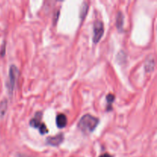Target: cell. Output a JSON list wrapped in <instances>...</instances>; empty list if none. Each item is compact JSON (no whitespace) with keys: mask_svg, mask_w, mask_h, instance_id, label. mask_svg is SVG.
I'll return each mask as SVG.
<instances>
[{"mask_svg":"<svg viewBox=\"0 0 157 157\" xmlns=\"http://www.w3.org/2000/svg\"><path fill=\"white\" fill-rule=\"evenodd\" d=\"M20 157H31V156H20Z\"/></svg>","mask_w":157,"mask_h":157,"instance_id":"9a60e30c","label":"cell"},{"mask_svg":"<svg viewBox=\"0 0 157 157\" xmlns=\"http://www.w3.org/2000/svg\"><path fill=\"white\" fill-rule=\"evenodd\" d=\"M5 51H6V44H2V51H1V56H4L5 55Z\"/></svg>","mask_w":157,"mask_h":157,"instance_id":"4fadbf2b","label":"cell"},{"mask_svg":"<svg viewBox=\"0 0 157 157\" xmlns=\"http://www.w3.org/2000/svg\"><path fill=\"white\" fill-rule=\"evenodd\" d=\"M41 118H42V113L41 112H37L35 116H34V117L29 122L31 127H34V128H39L40 126L42 124L41 121Z\"/></svg>","mask_w":157,"mask_h":157,"instance_id":"5b68a950","label":"cell"},{"mask_svg":"<svg viewBox=\"0 0 157 157\" xmlns=\"http://www.w3.org/2000/svg\"><path fill=\"white\" fill-rule=\"evenodd\" d=\"M155 66V62L154 59L153 58H150L149 60H147L145 63V70L147 72H152L154 69Z\"/></svg>","mask_w":157,"mask_h":157,"instance_id":"52a82bcc","label":"cell"},{"mask_svg":"<svg viewBox=\"0 0 157 157\" xmlns=\"http://www.w3.org/2000/svg\"><path fill=\"white\" fill-rule=\"evenodd\" d=\"M89 6L87 2H84L81 7V11H80V18L81 20L84 19L85 16L87 14V11H88Z\"/></svg>","mask_w":157,"mask_h":157,"instance_id":"9c48e42d","label":"cell"},{"mask_svg":"<svg viewBox=\"0 0 157 157\" xmlns=\"http://www.w3.org/2000/svg\"><path fill=\"white\" fill-rule=\"evenodd\" d=\"M99 157H113V156H112L111 155L108 154V153H104V154L101 155V156H99Z\"/></svg>","mask_w":157,"mask_h":157,"instance_id":"5bb4252c","label":"cell"},{"mask_svg":"<svg viewBox=\"0 0 157 157\" xmlns=\"http://www.w3.org/2000/svg\"><path fill=\"white\" fill-rule=\"evenodd\" d=\"M104 32V24L101 21H96L94 25V35L93 41L94 43H98L102 38Z\"/></svg>","mask_w":157,"mask_h":157,"instance_id":"3957f363","label":"cell"},{"mask_svg":"<svg viewBox=\"0 0 157 157\" xmlns=\"http://www.w3.org/2000/svg\"><path fill=\"white\" fill-rule=\"evenodd\" d=\"M7 109V101L4 100L0 103V117H3Z\"/></svg>","mask_w":157,"mask_h":157,"instance_id":"30bf717a","label":"cell"},{"mask_svg":"<svg viewBox=\"0 0 157 157\" xmlns=\"http://www.w3.org/2000/svg\"><path fill=\"white\" fill-rule=\"evenodd\" d=\"M19 71H18V67L15 65H11L9 68V81L7 83V88L9 90V94H12L13 93L14 88H15V83L18 79Z\"/></svg>","mask_w":157,"mask_h":157,"instance_id":"7a4b0ae2","label":"cell"},{"mask_svg":"<svg viewBox=\"0 0 157 157\" xmlns=\"http://www.w3.org/2000/svg\"><path fill=\"white\" fill-rule=\"evenodd\" d=\"M99 124V119L90 114H85L81 118L78 127L84 133H91Z\"/></svg>","mask_w":157,"mask_h":157,"instance_id":"6da1fadb","label":"cell"},{"mask_svg":"<svg viewBox=\"0 0 157 157\" xmlns=\"http://www.w3.org/2000/svg\"><path fill=\"white\" fill-rule=\"evenodd\" d=\"M106 100H107V104H108L109 105H111V104L115 100L114 95H113L112 94H109L107 95V97H106Z\"/></svg>","mask_w":157,"mask_h":157,"instance_id":"8fae6325","label":"cell"},{"mask_svg":"<svg viewBox=\"0 0 157 157\" xmlns=\"http://www.w3.org/2000/svg\"><path fill=\"white\" fill-rule=\"evenodd\" d=\"M64 140V135L63 133H59L55 136H48L46 139V143L48 145L53 146V147H58Z\"/></svg>","mask_w":157,"mask_h":157,"instance_id":"277c9868","label":"cell"},{"mask_svg":"<svg viewBox=\"0 0 157 157\" xmlns=\"http://www.w3.org/2000/svg\"><path fill=\"white\" fill-rule=\"evenodd\" d=\"M67 117L63 113H60L56 117V124H57V127L58 128L61 129V128H64V127H66L67 125Z\"/></svg>","mask_w":157,"mask_h":157,"instance_id":"8992f818","label":"cell"},{"mask_svg":"<svg viewBox=\"0 0 157 157\" xmlns=\"http://www.w3.org/2000/svg\"><path fill=\"white\" fill-rule=\"evenodd\" d=\"M38 130H39V133H41V135L45 134V133H47L48 132V128L46 127V126L44 125V124H42L41 126H40V127L38 128Z\"/></svg>","mask_w":157,"mask_h":157,"instance_id":"7c38bea8","label":"cell"},{"mask_svg":"<svg viewBox=\"0 0 157 157\" xmlns=\"http://www.w3.org/2000/svg\"><path fill=\"white\" fill-rule=\"evenodd\" d=\"M124 15L122 14V12H120L118 13L117 16V21H116V24H117V27L119 30H121L124 26Z\"/></svg>","mask_w":157,"mask_h":157,"instance_id":"ba28073f","label":"cell"}]
</instances>
